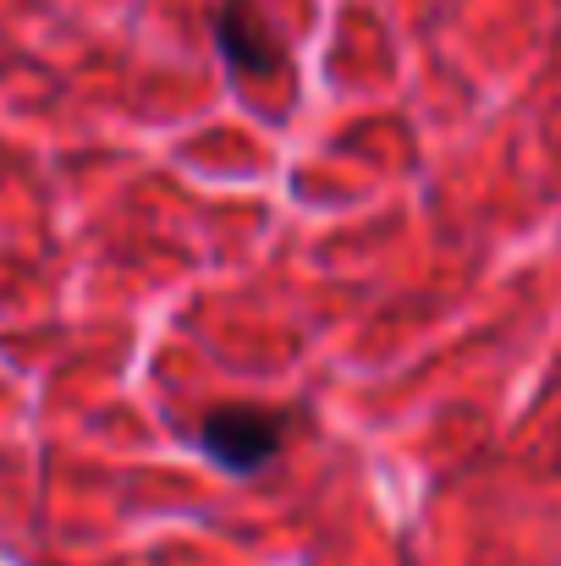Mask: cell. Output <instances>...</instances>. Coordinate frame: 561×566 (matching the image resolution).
Wrapping results in <instances>:
<instances>
[{
    "mask_svg": "<svg viewBox=\"0 0 561 566\" xmlns=\"http://www.w3.org/2000/svg\"><path fill=\"white\" fill-rule=\"evenodd\" d=\"M198 446L204 457L231 473V479H253L264 468L281 462L287 451V412L276 407H253V401H226V407H209L198 418Z\"/></svg>",
    "mask_w": 561,
    "mask_h": 566,
    "instance_id": "cell-1",
    "label": "cell"
},
{
    "mask_svg": "<svg viewBox=\"0 0 561 566\" xmlns=\"http://www.w3.org/2000/svg\"><path fill=\"white\" fill-rule=\"evenodd\" d=\"M215 50L242 77H281L287 72V39L276 33L270 11L259 0H220L209 17Z\"/></svg>",
    "mask_w": 561,
    "mask_h": 566,
    "instance_id": "cell-2",
    "label": "cell"
}]
</instances>
